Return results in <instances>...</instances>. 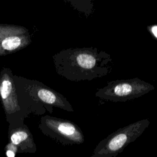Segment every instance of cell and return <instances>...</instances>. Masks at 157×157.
I'll return each mask as SVG.
<instances>
[{"label":"cell","mask_w":157,"mask_h":157,"mask_svg":"<svg viewBox=\"0 0 157 157\" xmlns=\"http://www.w3.org/2000/svg\"><path fill=\"white\" fill-rule=\"evenodd\" d=\"M147 29L150 34L157 40V24L148 25L147 26Z\"/></svg>","instance_id":"10"},{"label":"cell","mask_w":157,"mask_h":157,"mask_svg":"<svg viewBox=\"0 0 157 157\" xmlns=\"http://www.w3.org/2000/svg\"><path fill=\"white\" fill-rule=\"evenodd\" d=\"M29 137V134L24 130H18L13 132L11 137L10 140L12 144L19 145L22 142L26 140Z\"/></svg>","instance_id":"9"},{"label":"cell","mask_w":157,"mask_h":157,"mask_svg":"<svg viewBox=\"0 0 157 157\" xmlns=\"http://www.w3.org/2000/svg\"><path fill=\"white\" fill-rule=\"evenodd\" d=\"M59 74L67 79L92 80L110 74L113 69L110 54L95 47L69 48L56 56Z\"/></svg>","instance_id":"1"},{"label":"cell","mask_w":157,"mask_h":157,"mask_svg":"<svg viewBox=\"0 0 157 157\" xmlns=\"http://www.w3.org/2000/svg\"><path fill=\"white\" fill-rule=\"evenodd\" d=\"M0 95L7 113H12L19 109L15 87L7 73L3 74L0 78Z\"/></svg>","instance_id":"3"},{"label":"cell","mask_w":157,"mask_h":157,"mask_svg":"<svg viewBox=\"0 0 157 157\" xmlns=\"http://www.w3.org/2000/svg\"><path fill=\"white\" fill-rule=\"evenodd\" d=\"M48 127L53 131L61 136L69 138H79L81 136L80 131L77 126L67 120L50 117L46 120Z\"/></svg>","instance_id":"4"},{"label":"cell","mask_w":157,"mask_h":157,"mask_svg":"<svg viewBox=\"0 0 157 157\" xmlns=\"http://www.w3.org/2000/svg\"><path fill=\"white\" fill-rule=\"evenodd\" d=\"M69 2L74 9L84 13L86 17L89 16L93 12V4L92 1H71Z\"/></svg>","instance_id":"7"},{"label":"cell","mask_w":157,"mask_h":157,"mask_svg":"<svg viewBox=\"0 0 157 157\" xmlns=\"http://www.w3.org/2000/svg\"><path fill=\"white\" fill-rule=\"evenodd\" d=\"M29 42V38L25 35H11L0 40V55L19 50Z\"/></svg>","instance_id":"6"},{"label":"cell","mask_w":157,"mask_h":157,"mask_svg":"<svg viewBox=\"0 0 157 157\" xmlns=\"http://www.w3.org/2000/svg\"><path fill=\"white\" fill-rule=\"evenodd\" d=\"M26 29L15 26H0V40L4 37L11 35H20L24 34Z\"/></svg>","instance_id":"8"},{"label":"cell","mask_w":157,"mask_h":157,"mask_svg":"<svg viewBox=\"0 0 157 157\" xmlns=\"http://www.w3.org/2000/svg\"><path fill=\"white\" fill-rule=\"evenodd\" d=\"M37 95L44 102L73 112L74 109L69 101L63 96L52 90L42 88L38 90Z\"/></svg>","instance_id":"5"},{"label":"cell","mask_w":157,"mask_h":157,"mask_svg":"<svg viewBox=\"0 0 157 157\" xmlns=\"http://www.w3.org/2000/svg\"><path fill=\"white\" fill-rule=\"evenodd\" d=\"M15 150H17V148L15 147L8 149L6 151V155L8 157H14L15 155Z\"/></svg>","instance_id":"11"},{"label":"cell","mask_w":157,"mask_h":157,"mask_svg":"<svg viewBox=\"0 0 157 157\" xmlns=\"http://www.w3.org/2000/svg\"><path fill=\"white\" fill-rule=\"evenodd\" d=\"M154 90L153 85L137 77L118 79L108 82L105 86L98 89L95 96L113 102H125L138 98Z\"/></svg>","instance_id":"2"}]
</instances>
